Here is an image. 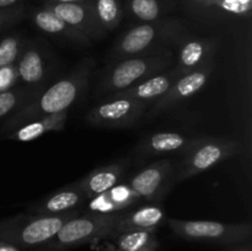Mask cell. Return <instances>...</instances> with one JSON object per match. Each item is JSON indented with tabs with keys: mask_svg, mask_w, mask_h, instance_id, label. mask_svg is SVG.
Instances as JSON below:
<instances>
[{
	"mask_svg": "<svg viewBox=\"0 0 252 251\" xmlns=\"http://www.w3.org/2000/svg\"><path fill=\"white\" fill-rule=\"evenodd\" d=\"M88 0H46V2H63V4H69V2H84Z\"/></svg>",
	"mask_w": 252,
	"mask_h": 251,
	"instance_id": "32",
	"label": "cell"
},
{
	"mask_svg": "<svg viewBox=\"0 0 252 251\" xmlns=\"http://www.w3.org/2000/svg\"><path fill=\"white\" fill-rule=\"evenodd\" d=\"M0 251H19L15 246L6 244V245H0Z\"/></svg>",
	"mask_w": 252,
	"mask_h": 251,
	"instance_id": "33",
	"label": "cell"
},
{
	"mask_svg": "<svg viewBox=\"0 0 252 251\" xmlns=\"http://www.w3.org/2000/svg\"><path fill=\"white\" fill-rule=\"evenodd\" d=\"M86 199H88L86 196L76 186V184H70L57 189L51 196L39 202L37 206L31 207V209L36 214L56 216V214H63L73 211L78 206L83 204Z\"/></svg>",
	"mask_w": 252,
	"mask_h": 251,
	"instance_id": "19",
	"label": "cell"
},
{
	"mask_svg": "<svg viewBox=\"0 0 252 251\" xmlns=\"http://www.w3.org/2000/svg\"><path fill=\"white\" fill-rule=\"evenodd\" d=\"M150 106L129 97H110L86 113V122L93 127L129 128L144 117Z\"/></svg>",
	"mask_w": 252,
	"mask_h": 251,
	"instance_id": "7",
	"label": "cell"
},
{
	"mask_svg": "<svg viewBox=\"0 0 252 251\" xmlns=\"http://www.w3.org/2000/svg\"><path fill=\"white\" fill-rule=\"evenodd\" d=\"M174 64V52L170 48L115 62L101 75L96 96L107 97L118 91L126 90L150 76L166 71Z\"/></svg>",
	"mask_w": 252,
	"mask_h": 251,
	"instance_id": "3",
	"label": "cell"
},
{
	"mask_svg": "<svg viewBox=\"0 0 252 251\" xmlns=\"http://www.w3.org/2000/svg\"><path fill=\"white\" fill-rule=\"evenodd\" d=\"M17 83H19V76L15 64L0 68V93L15 88Z\"/></svg>",
	"mask_w": 252,
	"mask_h": 251,
	"instance_id": "29",
	"label": "cell"
},
{
	"mask_svg": "<svg viewBox=\"0 0 252 251\" xmlns=\"http://www.w3.org/2000/svg\"><path fill=\"white\" fill-rule=\"evenodd\" d=\"M169 225L180 236L194 240L230 241L243 240L251 231L249 223L228 224L211 220H180L169 219Z\"/></svg>",
	"mask_w": 252,
	"mask_h": 251,
	"instance_id": "8",
	"label": "cell"
},
{
	"mask_svg": "<svg viewBox=\"0 0 252 251\" xmlns=\"http://www.w3.org/2000/svg\"><path fill=\"white\" fill-rule=\"evenodd\" d=\"M197 137H189L177 132H158L143 137L135 147V154L140 157L182 153L184 154Z\"/></svg>",
	"mask_w": 252,
	"mask_h": 251,
	"instance_id": "14",
	"label": "cell"
},
{
	"mask_svg": "<svg viewBox=\"0 0 252 251\" xmlns=\"http://www.w3.org/2000/svg\"><path fill=\"white\" fill-rule=\"evenodd\" d=\"M32 22L36 25V27L38 30H41L42 32L47 34H51V36H58L61 38L66 39V41H70L73 43L79 44V46L83 47H89L91 46L93 42L90 39L86 38L85 36L80 33V32L76 31L75 29H73L71 26H69L64 20H62L61 17L57 14H54L52 10L47 9L46 6H42L41 9H37L32 12Z\"/></svg>",
	"mask_w": 252,
	"mask_h": 251,
	"instance_id": "18",
	"label": "cell"
},
{
	"mask_svg": "<svg viewBox=\"0 0 252 251\" xmlns=\"http://www.w3.org/2000/svg\"><path fill=\"white\" fill-rule=\"evenodd\" d=\"M179 78V73L172 66V68L167 69L166 71L150 76V78L145 79V80L140 81V83L135 84V85L130 86L126 90L118 91V93L112 94V95L107 96L105 98L129 97L143 101V102L152 106V103L155 102L158 98L161 97Z\"/></svg>",
	"mask_w": 252,
	"mask_h": 251,
	"instance_id": "15",
	"label": "cell"
},
{
	"mask_svg": "<svg viewBox=\"0 0 252 251\" xmlns=\"http://www.w3.org/2000/svg\"><path fill=\"white\" fill-rule=\"evenodd\" d=\"M126 5L130 16L140 24L164 19L167 10L162 0H126Z\"/></svg>",
	"mask_w": 252,
	"mask_h": 251,
	"instance_id": "23",
	"label": "cell"
},
{
	"mask_svg": "<svg viewBox=\"0 0 252 251\" xmlns=\"http://www.w3.org/2000/svg\"><path fill=\"white\" fill-rule=\"evenodd\" d=\"M21 1H24V0H0V9H6V7L21 5Z\"/></svg>",
	"mask_w": 252,
	"mask_h": 251,
	"instance_id": "31",
	"label": "cell"
},
{
	"mask_svg": "<svg viewBox=\"0 0 252 251\" xmlns=\"http://www.w3.org/2000/svg\"><path fill=\"white\" fill-rule=\"evenodd\" d=\"M43 6L58 15L69 26L80 32L91 42L98 41L107 34L98 22L93 0L84 2H44Z\"/></svg>",
	"mask_w": 252,
	"mask_h": 251,
	"instance_id": "12",
	"label": "cell"
},
{
	"mask_svg": "<svg viewBox=\"0 0 252 251\" xmlns=\"http://www.w3.org/2000/svg\"><path fill=\"white\" fill-rule=\"evenodd\" d=\"M186 32L185 22L171 17L139 24L121 36L111 49L108 61L115 63L129 57L169 49V46L180 43Z\"/></svg>",
	"mask_w": 252,
	"mask_h": 251,
	"instance_id": "2",
	"label": "cell"
},
{
	"mask_svg": "<svg viewBox=\"0 0 252 251\" xmlns=\"http://www.w3.org/2000/svg\"><path fill=\"white\" fill-rule=\"evenodd\" d=\"M98 22L106 32L117 29L123 19L121 0H93Z\"/></svg>",
	"mask_w": 252,
	"mask_h": 251,
	"instance_id": "25",
	"label": "cell"
},
{
	"mask_svg": "<svg viewBox=\"0 0 252 251\" xmlns=\"http://www.w3.org/2000/svg\"><path fill=\"white\" fill-rule=\"evenodd\" d=\"M142 198L139 194L127 184H117L103 193L90 198L89 209L93 213L111 214L118 213L129 207L135 206Z\"/></svg>",
	"mask_w": 252,
	"mask_h": 251,
	"instance_id": "17",
	"label": "cell"
},
{
	"mask_svg": "<svg viewBox=\"0 0 252 251\" xmlns=\"http://www.w3.org/2000/svg\"><path fill=\"white\" fill-rule=\"evenodd\" d=\"M165 220V211L159 203H149L132 212L122 213L117 234L128 230H154Z\"/></svg>",
	"mask_w": 252,
	"mask_h": 251,
	"instance_id": "21",
	"label": "cell"
},
{
	"mask_svg": "<svg viewBox=\"0 0 252 251\" xmlns=\"http://www.w3.org/2000/svg\"><path fill=\"white\" fill-rule=\"evenodd\" d=\"M26 39L19 33L9 34L0 39V68L14 65Z\"/></svg>",
	"mask_w": 252,
	"mask_h": 251,
	"instance_id": "27",
	"label": "cell"
},
{
	"mask_svg": "<svg viewBox=\"0 0 252 251\" xmlns=\"http://www.w3.org/2000/svg\"><path fill=\"white\" fill-rule=\"evenodd\" d=\"M25 16H26V9L22 5L0 9V32L16 25Z\"/></svg>",
	"mask_w": 252,
	"mask_h": 251,
	"instance_id": "28",
	"label": "cell"
},
{
	"mask_svg": "<svg viewBox=\"0 0 252 251\" xmlns=\"http://www.w3.org/2000/svg\"><path fill=\"white\" fill-rule=\"evenodd\" d=\"M95 65L96 62L94 58L83 59L68 75L59 79L46 91H41L24 107L6 118L2 122L0 133L5 135L37 118L68 111L88 88Z\"/></svg>",
	"mask_w": 252,
	"mask_h": 251,
	"instance_id": "1",
	"label": "cell"
},
{
	"mask_svg": "<svg viewBox=\"0 0 252 251\" xmlns=\"http://www.w3.org/2000/svg\"><path fill=\"white\" fill-rule=\"evenodd\" d=\"M79 212L73 209L63 214H20L0 220V240L10 245H37L56 236L64 223Z\"/></svg>",
	"mask_w": 252,
	"mask_h": 251,
	"instance_id": "4",
	"label": "cell"
},
{
	"mask_svg": "<svg viewBox=\"0 0 252 251\" xmlns=\"http://www.w3.org/2000/svg\"><path fill=\"white\" fill-rule=\"evenodd\" d=\"M127 184L142 199L149 203H159L176 184L174 165L169 159L155 161L130 177Z\"/></svg>",
	"mask_w": 252,
	"mask_h": 251,
	"instance_id": "9",
	"label": "cell"
},
{
	"mask_svg": "<svg viewBox=\"0 0 252 251\" xmlns=\"http://www.w3.org/2000/svg\"><path fill=\"white\" fill-rule=\"evenodd\" d=\"M41 91L42 88L22 85L0 93V121L9 118L12 113L36 97Z\"/></svg>",
	"mask_w": 252,
	"mask_h": 251,
	"instance_id": "22",
	"label": "cell"
},
{
	"mask_svg": "<svg viewBox=\"0 0 252 251\" xmlns=\"http://www.w3.org/2000/svg\"><path fill=\"white\" fill-rule=\"evenodd\" d=\"M241 144L226 138L197 137L196 142L184 153V159L175 170V182L185 181L212 169L240 152Z\"/></svg>",
	"mask_w": 252,
	"mask_h": 251,
	"instance_id": "5",
	"label": "cell"
},
{
	"mask_svg": "<svg viewBox=\"0 0 252 251\" xmlns=\"http://www.w3.org/2000/svg\"><path fill=\"white\" fill-rule=\"evenodd\" d=\"M118 246L122 251H154V230H128L121 233Z\"/></svg>",
	"mask_w": 252,
	"mask_h": 251,
	"instance_id": "26",
	"label": "cell"
},
{
	"mask_svg": "<svg viewBox=\"0 0 252 251\" xmlns=\"http://www.w3.org/2000/svg\"><path fill=\"white\" fill-rule=\"evenodd\" d=\"M127 165L128 161L125 160V161L113 162V164L105 165V166L96 167L93 171L81 177L75 184L85 194L86 198L90 199L117 185L122 179L123 174L127 169Z\"/></svg>",
	"mask_w": 252,
	"mask_h": 251,
	"instance_id": "16",
	"label": "cell"
},
{
	"mask_svg": "<svg viewBox=\"0 0 252 251\" xmlns=\"http://www.w3.org/2000/svg\"><path fill=\"white\" fill-rule=\"evenodd\" d=\"M123 212L111 214L88 213L76 216L63 224L54 236L58 245H75L83 244L101 236L117 234V226Z\"/></svg>",
	"mask_w": 252,
	"mask_h": 251,
	"instance_id": "6",
	"label": "cell"
},
{
	"mask_svg": "<svg viewBox=\"0 0 252 251\" xmlns=\"http://www.w3.org/2000/svg\"><path fill=\"white\" fill-rule=\"evenodd\" d=\"M185 1H186L187 5L191 7L192 11L203 16L204 12H206L207 10H208V7L213 4L214 0H185Z\"/></svg>",
	"mask_w": 252,
	"mask_h": 251,
	"instance_id": "30",
	"label": "cell"
},
{
	"mask_svg": "<svg viewBox=\"0 0 252 251\" xmlns=\"http://www.w3.org/2000/svg\"><path fill=\"white\" fill-rule=\"evenodd\" d=\"M218 41L207 37H187L180 41L179 56L174 69L180 76L214 62Z\"/></svg>",
	"mask_w": 252,
	"mask_h": 251,
	"instance_id": "13",
	"label": "cell"
},
{
	"mask_svg": "<svg viewBox=\"0 0 252 251\" xmlns=\"http://www.w3.org/2000/svg\"><path fill=\"white\" fill-rule=\"evenodd\" d=\"M252 0H214L203 16L209 17H250Z\"/></svg>",
	"mask_w": 252,
	"mask_h": 251,
	"instance_id": "24",
	"label": "cell"
},
{
	"mask_svg": "<svg viewBox=\"0 0 252 251\" xmlns=\"http://www.w3.org/2000/svg\"><path fill=\"white\" fill-rule=\"evenodd\" d=\"M66 120H68V111H63L56 115L46 116V117L37 118L31 122L25 123L16 129L5 134L4 137L7 139L17 140V142H32L46 133L63 130L65 128Z\"/></svg>",
	"mask_w": 252,
	"mask_h": 251,
	"instance_id": "20",
	"label": "cell"
},
{
	"mask_svg": "<svg viewBox=\"0 0 252 251\" xmlns=\"http://www.w3.org/2000/svg\"><path fill=\"white\" fill-rule=\"evenodd\" d=\"M214 70V62L197 69V70L187 73L180 76L176 81L171 85V88L164 94L155 102L152 103L148 111L145 112L147 120H153L161 115L162 112L171 108L176 103L181 102L182 100L196 95L208 81L209 76Z\"/></svg>",
	"mask_w": 252,
	"mask_h": 251,
	"instance_id": "10",
	"label": "cell"
},
{
	"mask_svg": "<svg viewBox=\"0 0 252 251\" xmlns=\"http://www.w3.org/2000/svg\"><path fill=\"white\" fill-rule=\"evenodd\" d=\"M19 81L31 88H42L51 70V57L47 44L41 41L26 39L16 63Z\"/></svg>",
	"mask_w": 252,
	"mask_h": 251,
	"instance_id": "11",
	"label": "cell"
}]
</instances>
